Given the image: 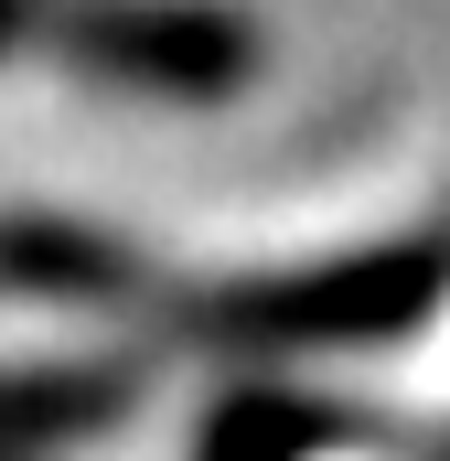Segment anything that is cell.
I'll return each mask as SVG.
<instances>
[{
  "label": "cell",
  "mask_w": 450,
  "mask_h": 461,
  "mask_svg": "<svg viewBox=\"0 0 450 461\" xmlns=\"http://www.w3.org/2000/svg\"><path fill=\"white\" fill-rule=\"evenodd\" d=\"M0 290L118 301V312H150L194 344L301 354V344H386V333L429 322V301L450 290V247H364V258H333V268H268V279H161L150 258H129L97 226L11 215L0 226Z\"/></svg>",
  "instance_id": "obj_1"
},
{
  "label": "cell",
  "mask_w": 450,
  "mask_h": 461,
  "mask_svg": "<svg viewBox=\"0 0 450 461\" xmlns=\"http://www.w3.org/2000/svg\"><path fill=\"white\" fill-rule=\"evenodd\" d=\"M0 65H76L140 97H236L257 32L215 0H0Z\"/></svg>",
  "instance_id": "obj_2"
},
{
  "label": "cell",
  "mask_w": 450,
  "mask_h": 461,
  "mask_svg": "<svg viewBox=\"0 0 450 461\" xmlns=\"http://www.w3.org/2000/svg\"><path fill=\"white\" fill-rule=\"evenodd\" d=\"M140 397V365L86 354V365H22L0 375V461H65Z\"/></svg>",
  "instance_id": "obj_3"
}]
</instances>
